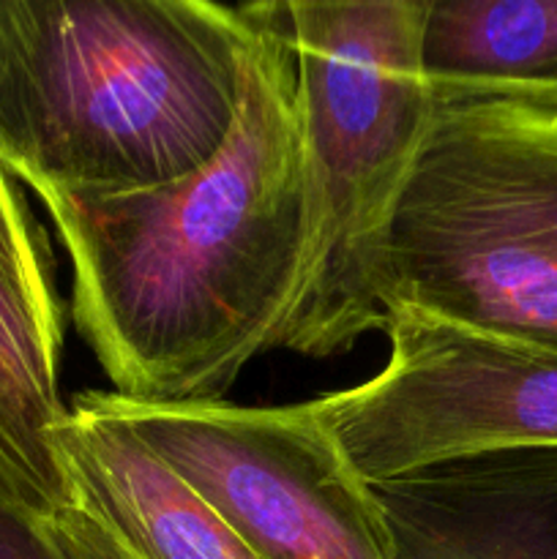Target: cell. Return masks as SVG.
Here are the masks:
<instances>
[{
	"instance_id": "6da1fadb",
	"label": "cell",
	"mask_w": 557,
	"mask_h": 559,
	"mask_svg": "<svg viewBox=\"0 0 557 559\" xmlns=\"http://www.w3.org/2000/svg\"><path fill=\"white\" fill-rule=\"evenodd\" d=\"M71 262V317L115 396L218 404L276 349L306 262V153L284 3H257L238 118L183 180L42 197Z\"/></svg>"
},
{
	"instance_id": "7a4b0ae2",
	"label": "cell",
	"mask_w": 557,
	"mask_h": 559,
	"mask_svg": "<svg viewBox=\"0 0 557 559\" xmlns=\"http://www.w3.org/2000/svg\"><path fill=\"white\" fill-rule=\"evenodd\" d=\"M257 3L0 0V164L36 197L134 194L233 131Z\"/></svg>"
},
{
	"instance_id": "3957f363",
	"label": "cell",
	"mask_w": 557,
	"mask_h": 559,
	"mask_svg": "<svg viewBox=\"0 0 557 559\" xmlns=\"http://www.w3.org/2000/svg\"><path fill=\"white\" fill-rule=\"evenodd\" d=\"M306 153V262L278 347L349 353L386 331L380 262L435 115L424 74L429 0L284 3Z\"/></svg>"
},
{
	"instance_id": "277c9868",
	"label": "cell",
	"mask_w": 557,
	"mask_h": 559,
	"mask_svg": "<svg viewBox=\"0 0 557 559\" xmlns=\"http://www.w3.org/2000/svg\"><path fill=\"white\" fill-rule=\"evenodd\" d=\"M377 298L557 353V107L437 104Z\"/></svg>"
},
{
	"instance_id": "5b68a950",
	"label": "cell",
	"mask_w": 557,
	"mask_h": 559,
	"mask_svg": "<svg viewBox=\"0 0 557 559\" xmlns=\"http://www.w3.org/2000/svg\"><path fill=\"white\" fill-rule=\"evenodd\" d=\"M371 380L309 407L371 489L481 453L557 448V353L391 309Z\"/></svg>"
},
{
	"instance_id": "8992f818",
	"label": "cell",
	"mask_w": 557,
	"mask_h": 559,
	"mask_svg": "<svg viewBox=\"0 0 557 559\" xmlns=\"http://www.w3.org/2000/svg\"><path fill=\"white\" fill-rule=\"evenodd\" d=\"M257 559H396L377 489L355 475L306 404L147 407L98 391Z\"/></svg>"
},
{
	"instance_id": "52a82bcc",
	"label": "cell",
	"mask_w": 557,
	"mask_h": 559,
	"mask_svg": "<svg viewBox=\"0 0 557 559\" xmlns=\"http://www.w3.org/2000/svg\"><path fill=\"white\" fill-rule=\"evenodd\" d=\"M63 325L47 233L0 164V489L47 519L76 506L58 453Z\"/></svg>"
},
{
	"instance_id": "ba28073f",
	"label": "cell",
	"mask_w": 557,
	"mask_h": 559,
	"mask_svg": "<svg viewBox=\"0 0 557 559\" xmlns=\"http://www.w3.org/2000/svg\"><path fill=\"white\" fill-rule=\"evenodd\" d=\"M377 497L396 559H557V448L457 459Z\"/></svg>"
},
{
	"instance_id": "9c48e42d",
	"label": "cell",
	"mask_w": 557,
	"mask_h": 559,
	"mask_svg": "<svg viewBox=\"0 0 557 559\" xmlns=\"http://www.w3.org/2000/svg\"><path fill=\"white\" fill-rule=\"evenodd\" d=\"M58 453L76 502L137 559H257L200 491L98 402V391L69 404Z\"/></svg>"
},
{
	"instance_id": "30bf717a",
	"label": "cell",
	"mask_w": 557,
	"mask_h": 559,
	"mask_svg": "<svg viewBox=\"0 0 557 559\" xmlns=\"http://www.w3.org/2000/svg\"><path fill=\"white\" fill-rule=\"evenodd\" d=\"M420 55L435 104L557 107V0H429Z\"/></svg>"
},
{
	"instance_id": "8fae6325",
	"label": "cell",
	"mask_w": 557,
	"mask_h": 559,
	"mask_svg": "<svg viewBox=\"0 0 557 559\" xmlns=\"http://www.w3.org/2000/svg\"><path fill=\"white\" fill-rule=\"evenodd\" d=\"M0 559H69L49 530L47 516H38L3 489H0Z\"/></svg>"
},
{
	"instance_id": "7c38bea8",
	"label": "cell",
	"mask_w": 557,
	"mask_h": 559,
	"mask_svg": "<svg viewBox=\"0 0 557 559\" xmlns=\"http://www.w3.org/2000/svg\"><path fill=\"white\" fill-rule=\"evenodd\" d=\"M47 522L69 559H137L109 533L107 524L80 502L63 508L60 513L49 516Z\"/></svg>"
}]
</instances>
